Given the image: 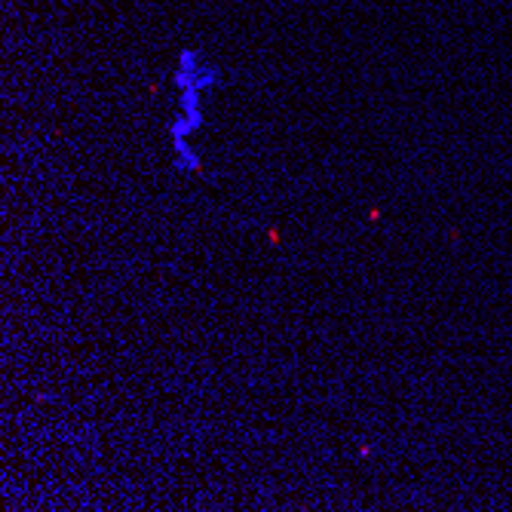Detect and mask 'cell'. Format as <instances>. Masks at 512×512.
Segmentation results:
<instances>
[{"mask_svg": "<svg viewBox=\"0 0 512 512\" xmlns=\"http://www.w3.org/2000/svg\"><path fill=\"white\" fill-rule=\"evenodd\" d=\"M215 80H218V71H212L209 65H203L194 50H184L181 53V65H178V74H175V83L181 89V114L169 126V132H172V142H175L178 166L188 169V172H197L200 169V157L194 151H188V135L197 132L200 123H203L200 92L206 86H212Z\"/></svg>", "mask_w": 512, "mask_h": 512, "instance_id": "6da1fadb", "label": "cell"}]
</instances>
